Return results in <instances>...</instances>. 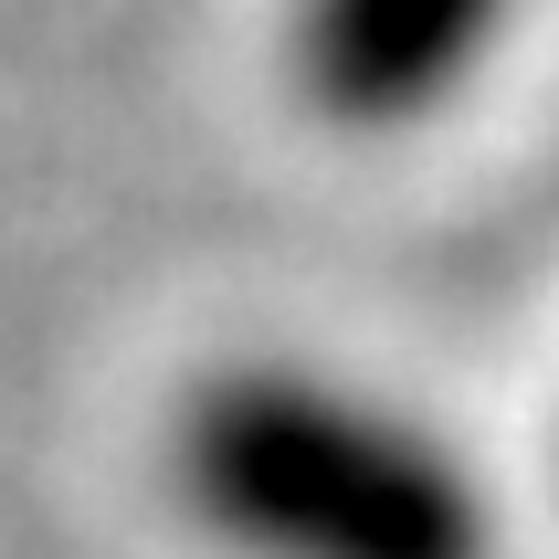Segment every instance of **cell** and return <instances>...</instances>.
<instances>
[{"mask_svg":"<svg viewBox=\"0 0 559 559\" xmlns=\"http://www.w3.org/2000/svg\"><path fill=\"white\" fill-rule=\"evenodd\" d=\"M169 486L233 559H497L475 465L307 359H233L169 412Z\"/></svg>","mask_w":559,"mask_h":559,"instance_id":"6da1fadb","label":"cell"},{"mask_svg":"<svg viewBox=\"0 0 559 559\" xmlns=\"http://www.w3.org/2000/svg\"><path fill=\"white\" fill-rule=\"evenodd\" d=\"M518 0H296L285 11V74L307 117L348 138H402L443 117L497 53Z\"/></svg>","mask_w":559,"mask_h":559,"instance_id":"7a4b0ae2","label":"cell"}]
</instances>
